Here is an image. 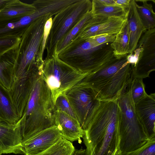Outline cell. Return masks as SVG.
Instances as JSON below:
<instances>
[{
    "label": "cell",
    "instance_id": "obj_25",
    "mask_svg": "<svg viewBox=\"0 0 155 155\" xmlns=\"http://www.w3.org/2000/svg\"><path fill=\"white\" fill-rule=\"evenodd\" d=\"M143 2L140 6L136 3V8L141 19L147 30L155 28V13L151 4L147 3V0H140Z\"/></svg>",
    "mask_w": 155,
    "mask_h": 155
},
{
    "label": "cell",
    "instance_id": "obj_28",
    "mask_svg": "<svg viewBox=\"0 0 155 155\" xmlns=\"http://www.w3.org/2000/svg\"><path fill=\"white\" fill-rule=\"evenodd\" d=\"M118 155H155V136L149 138L146 143L140 148L129 152H120Z\"/></svg>",
    "mask_w": 155,
    "mask_h": 155
},
{
    "label": "cell",
    "instance_id": "obj_23",
    "mask_svg": "<svg viewBox=\"0 0 155 155\" xmlns=\"http://www.w3.org/2000/svg\"><path fill=\"white\" fill-rule=\"evenodd\" d=\"M129 35L126 18L119 32L116 35L114 41L110 46L115 56L119 57L128 54Z\"/></svg>",
    "mask_w": 155,
    "mask_h": 155
},
{
    "label": "cell",
    "instance_id": "obj_2",
    "mask_svg": "<svg viewBox=\"0 0 155 155\" xmlns=\"http://www.w3.org/2000/svg\"><path fill=\"white\" fill-rule=\"evenodd\" d=\"M127 54L115 57L87 75L78 84L90 87L101 101L117 100L127 90L133 78Z\"/></svg>",
    "mask_w": 155,
    "mask_h": 155
},
{
    "label": "cell",
    "instance_id": "obj_34",
    "mask_svg": "<svg viewBox=\"0 0 155 155\" xmlns=\"http://www.w3.org/2000/svg\"><path fill=\"white\" fill-rule=\"evenodd\" d=\"M102 3L107 5H116L114 0H99Z\"/></svg>",
    "mask_w": 155,
    "mask_h": 155
},
{
    "label": "cell",
    "instance_id": "obj_11",
    "mask_svg": "<svg viewBox=\"0 0 155 155\" xmlns=\"http://www.w3.org/2000/svg\"><path fill=\"white\" fill-rule=\"evenodd\" d=\"M126 18L93 17L83 27L74 39L85 40L103 34L116 35L120 31Z\"/></svg>",
    "mask_w": 155,
    "mask_h": 155
},
{
    "label": "cell",
    "instance_id": "obj_18",
    "mask_svg": "<svg viewBox=\"0 0 155 155\" xmlns=\"http://www.w3.org/2000/svg\"><path fill=\"white\" fill-rule=\"evenodd\" d=\"M33 4L19 0H9L0 10V21L17 20L33 13L35 10Z\"/></svg>",
    "mask_w": 155,
    "mask_h": 155
},
{
    "label": "cell",
    "instance_id": "obj_7",
    "mask_svg": "<svg viewBox=\"0 0 155 155\" xmlns=\"http://www.w3.org/2000/svg\"><path fill=\"white\" fill-rule=\"evenodd\" d=\"M88 74L78 71L57 55L44 60L42 76L51 91L54 105L60 95L76 85Z\"/></svg>",
    "mask_w": 155,
    "mask_h": 155
},
{
    "label": "cell",
    "instance_id": "obj_13",
    "mask_svg": "<svg viewBox=\"0 0 155 155\" xmlns=\"http://www.w3.org/2000/svg\"><path fill=\"white\" fill-rule=\"evenodd\" d=\"M61 137L55 125L44 130L23 142L24 155H38L51 147Z\"/></svg>",
    "mask_w": 155,
    "mask_h": 155
},
{
    "label": "cell",
    "instance_id": "obj_1",
    "mask_svg": "<svg viewBox=\"0 0 155 155\" xmlns=\"http://www.w3.org/2000/svg\"><path fill=\"white\" fill-rule=\"evenodd\" d=\"M119 114L117 100L101 101L84 130L85 155H116L120 152Z\"/></svg>",
    "mask_w": 155,
    "mask_h": 155
},
{
    "label": "cell",
    "instance_id": "obj_24",
    "mask_svg": "<svg viewBox=\"0 0 155 155\" xmlns=\"http://www.w3.org/2000/svg\"><path fill=\"white\" fill-rule=\"evenodd\" d=\"M93 17L91 11L87 14L76 25L57 43L55 48L54 55H57L67 47Z\"/></svg>",
    "mask_w": 155,
    "mask_h": 155
},
{
    "label": "cell",
    "instance_id": "obj_31",
    "mask_svg": "<svg viewBox=\"0 0 155 155\" xmlns=\"http://www.w3.org/2000/svg\"><path fill=\"white\" fill-rule=\"evenodd\" d=\"M116 35L103 34L91 37L88 39L94 47H97L103 44L112 42L114 41Z\"/></svg>",
    "mask_w": 155,
    "mask_h": 155
},
{
    "label": "cell",
    "instance_id": "obj_21",
    "mask_svg": "<svg viewBox=\"0 0 155 155\" xmlns=\"http://www.w3.org/2000/svg\"><path fill=\"white\" fill-rule=\"evenodd\" d=\"M32 21L29 15L13 21H0V38L10 35L21 37Z\"/></svg>",
    "mask_w": 155,
    "mask_h": 155
},
{
    "label": "cell",
    "instance_id": "obj_17",
    "mask_svg": "<svg viewBox=\"0 0 155 155\" xmlns=\"http://www.w3.org/2000/svg\"><path fill=\"white\" fill-rule=\"evenodd\" d=\"M135 0H131L127 9V20L129 35L128 54L136 48L142 33L147 30L138 13Z\"/></svg>",
    "mask_w": 155,
    "mask_h": 155
},
{
    "label": "cell",
    "instance_id": "obj_29",
    "mask_svg": "<svg viewBox=\"0 0 155 155\" xmlns=\"http://www.w3.org/2000/svg\"><path fill=\"white\" fill-rule=\"evenodd\" d=\"M21 40V37L15 35L0 38V56L10 50L17 48Z\"/></svg>",
    "mask_w": 155,
    "mask_h": 155
},
{
    "label": "cell",
    "instance_id": "obj_22",
    "mask_svg": "<svg viewBox=\"0 0 155 155\" xmlns=\"http://www.w3.org/2000/svg\"><path fill=\"white\" fill-rule=\"evenodd\" d=\"M91 12L94 17H115L126 18L127 10L117 5H107L101 2L99 0L92 1Z\"/></svg>",
    "mask_w": 155,
    "mask_h": 155
},
{
    "label": "cell",
    "instance_id": "obj_27",
    "mask_svg": "<svg viewBox=\"0 0 155 155\" xmlns=\"http://www.w3.org/2000/svg\"><path fill=\"white\" fill-rule=\"evenodd\" d=\"M143 79L133 78L129 85L132 98L134 104L147 94L145 90Z\"/></svg>",
    "mask_w": 155,
    "mask_h": 155
},
{
    "label": "cell",
    "instance_id": "obj_38",
    "mask_svg": "<svg viewBox=\"0 0 155 155\" xmlns=\"http://www.w3.org/2000/svg\"></svg>",
    "mask_w": 155,
    "mask_h": 155
},
{
    "label": "cell",
    "instance_id": "obj_16",
    "mask_svg": "<svg viewBox=\"0 0 155 155\" xmlns=\"http://www.w3.org/2000/svg\"><path fill=\"white\" fill-rule=\"evenodd\" d=\"M136 113L149 138L155 136V94H147L134 104Z\"/></svg>",
    "mask_w": 155,
    "mask_h": 155
},
{
    "label": "cell",
    "instance_id": "obj_35",
    "mask_svg": "<svg viewBox=\"0 0 155 155\" xmlns=\"http://www.w3.org/2000/svg\"><path fill=\"white\" fill-rule=\"evenodd\" d=\"M85 149H75L71 155H85Z\"/></svg>",
    "mask_w": 155,
    "mask_h": 155
},
{
    "label": "cell",
    "instance_id": "obj_32",
    "mask_svg": "<svg viewBox=\"0 0 155 155\" xmlns=\"http://www.w3.org/2000/svg\"><path fill=\"white\" fill-rule=\"evenodd\" d=\"M52 17H51L47 20L44 27L43 37L41 46V54L43 56L46 41L52 25Z\"/></svg>",
    "mask_w": 155,
    "mask_h": 155
},
{
    "label": "cell",
    "instance_id": "obj_14",
    "mask_svg": "<svg viewBox=\"0 0 155 155\" xmlns=\"http://www.w3.org/2000/svg\"><path fill=\"white\" fill-rule=\"evenodd\" d=\"M54 125L60 132L61 137L73 142L80 141L84 130L82 128L78 120L62 111L55 110L54 112Z\"/></svg>",
    "mask_w": 155,
    "mask_h": 155
},
{
    "label": "cell",
    "instance_id": "obj_9",
    "mask_svg": "<svg viewBox=\"0 0 155 155\" xmlns=\"http://www.w3.org/2000/svg\"><path fill=\"white\" fill-rule=\"evenodd\" d=\"M64 93L81 127L85 130L101 101L92 88L79 84Z\"/></svg>",
    "mask_w": 155,
    "mask_h": 155
},
{
    "label": "cell",
    "instance_id": "obj_33",
    "mask_svg": "<svg viewBox=\"0 0 155 155\" xmlns=\"http://www.w3.org/2000/svg\"><path fill=\"white\" fill-rule=\"evenodd\" d=\"M131 0H114L116 5L127 10L130 5Z\"/></svg>",
    "mask_w": 155,
    "mask_h": 155
},
{
    "label": "cell",
    "instance_id": "obj_10",
    "mask_svg": "<svg viewBox=\"0 0 155 155\" xmlns=\"http://www.w3.org/2000/svg\"><path fill=\"white\" fill-rule=\"evenodd\" d=\"M133 52L138 55V58L132 68L133 78L149 77L155 70V28L144 32Z\"/></svg>",
    "mask_w": 155,
    "mask_h": 155
},
{
    "label": "cell",
    "instance_id": "obj_12",
    "mask_svg": "<svg viewBox=\"0 0 155 155\" xmlns=\"http://www.w3.org/2000/svg\"><path fill=\"white\" fill-rule=\"evenodd\" d=\"M23 125L19 120L15 124L0 122V155H24L22 149Z\"/></svg>",
    "mask_w": 155,
    "mask_h": 155
},
{
    "label": "cell",
    "instance_id": "obj_3",
    "mask_svg": "<svg viewBox=\"0 0 155 155\" xmlns=\"http://www.w3.org/2000/svg\"><path fill=\"white\" fill-rule=\"evenodd\" d=\"M42 74L36 76L20 119L23 124V142L54 125L51 94Z\"/></svg>",
    "mask_w": 155,
    "mask_h": 155
},
{
    "label": "cell",
    "instance_id": "obj_6",
    "mask_svg": "<svg viewBox=\"0 0 155 155\" xmlns=\"http://www.w3.org/2000/svg\"><path fill=\"white\" fill-rule=\"evenodd\" d=\"M117 100L119 108L120 151L130 152L144 145L149 138L136 113L129 86Z\"/></svg>",
    "mask_w": 155,
    "mask_h": 155
},
{
    "label": "cell",
    "instance_id": "obj_19",
    "mask_svg": "<svg viewBox=\"0 0 155 155\" xmlns=\"http://www.w3.org/2000/svg\"><path fill=\"white\" fill-rule=\"evenodd\" d=\"M17 48L10 50L0 56V84L8 90L14 82L13 71Z\"/></svg>",
    "mask_w": 155,
    "mask_h": 155
},
{
    "label": "cell",
    "instance_id": "obj_8",
    "mask_svg": "<svg viewBox=\"0 0 155 155\" xmlns=\"http://www.w3.org/2000/svg\"><path fill=\"white\" fill-rule=\"evenodd\" d=\"M92 1L78 0L55 15L46 41L45 58L54 55L57 43L91 11Z\"/></svg>",
    "mask_w": 155,
    "mask_h": 155
},
{
    "label": "cell",
    "instance_id": "obj_30",
    "mask_svg": "<svg viewBox=\"0 0 155 155\" xmlns=\"http://www.w3.org/2000/svg\"><path fill=\"white\" fill-rule=\"evenodd\" d=\"M55 110L63 112L77 119L64 93L60 95L56 99L54 104V110Z\"/></svg>",
    "mask_w": 155,
    "mask_h": 155
},
{
    "label": "cell",
    "instance_id": "obj_37",
    "mask_svg": "<svg viewBox=\"0 0 155 155\" xmlns=\"http://www.w3.org/2000/svg\"><path fill=\"white\" fill-rule=\"evenodd\" d=\"M116 155H118V153Z\"/></svg>",
    "mask_w": 155,
    "mask_h": 155
},
{
    "label": "cell",
    "instance_id": "obj_5",
    "mask_svg": "<svg viewBox=\"0 0 155 155\" xmlns=\"http://www.w3.org/2000/svg\"><path fill=\"white\" fill-rule=\"evenodd\" d=\"M111 43L94 47L88 39L76 38L57 55L78 71L89 74L115 57Z\"/></svg>",
    "mask_w": 155,
    "mask_h": 155
},
{
    "label": "cell",
    "instance_id": "obj_4",
    "mask_svg": "<svg viewBox=\"0 0 155 155\" xmlns=\"http://www.w3.org/2000/svg\"><path fill=\"white\" fill-rule=\"evenodd\" d=\"M52 16L47 15L35 20L22 34L17 49L14 81L42 72L44 60L41 46L44 27L47 20Z\"/></svg>",
    "mask_w": 155,
    "mask_h": 155
},
{
    "label": "cell",
    "instance_id": "obj_26",
    "mask_svg": "<svg viewBox=\"0 0 155 155\" xmlns=\"http://www.w3.org/2000/svg\"><path fill=\"white\" fill-rule=\"evenodd\" d=\"M75 149L71 142L62 137L51 147L37 155H71Z\"/></svg>",
    "mask_w": 155,
    "mask_h": 155
},
{
    "label": "cell",
    "instance_id": "obj_20",
    "mask_svg": "<svg viewBox=\"0 0 155 155\" xmlns=\"http://www.w3.org/2000/svg\"><path fill=\"white\" fill-rule=\"evenodd\" d=\"M19 120L9 91L0 84V122L14 124Z\"/></svg>",
    "mask_w": 155,
    "mask_h": 155
},
{
    "label": "cell",
    "instance_id": "obj_15",
    "mask_svg": "<svg viewBox=\"0 0 155 155\" xmlns=\"http://www.w3.org/2000/svg\"><path fill=\"white\" fill-rule=\"evenodd\" d=\"M40 73L14 81L9 90L20 119L22 117L36 76Z\"/></svg>",
    "mask_w": 155,
    "mask_h": 155
},
{
    "label": "cell",
    "instance_id": "obj_36",
    "mask_svg": "<svg viewBox=\"0 0 155 155\" xmlns=\"http://www.w3.org/2000/svg\"><path fill=\"white\" fill-rule=\"evenodd\" d=\"M9 0H0V10Z\"/></svg>",
    "mask_w": 155,
    "mask_h": 155
}]
</instances>
